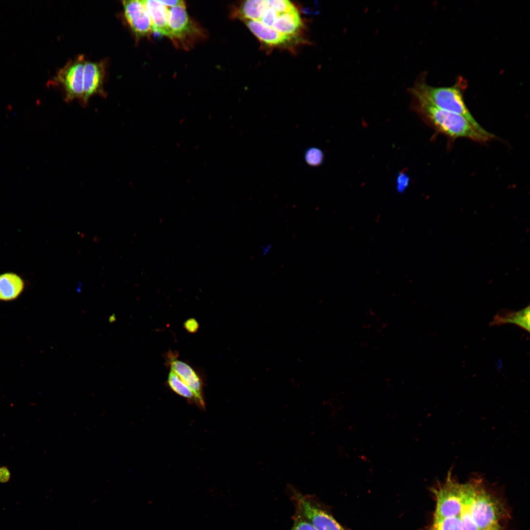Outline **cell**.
Masks as SVG:
<instances>
[{"label":"cell","instance_id":"1","mask_svg":"<svg viewBox=\"0 0 530 530\" xmlns=\"http://www.w3.org/2000/svg\"><path fill=\"white\" fill-rule=\"evenodd\" d=\"M410 91L417 109L440 133L451 138H466L479 142L494 137L488 132L479 131L464 117L435 106L413 88Z\"/></svg>","mask_w":530,"mask_h":530},{"label":"cell","instance_id":"2","mask_svg":"<svg viewBox=\"0 0 530 530\" xmlns=\"http://www.w3.org/2000/svg\"><path fill=\"white\" fill-rule=\"evenodd\" d=\"M458 83L449 87H434L427 84L424 75L417 79L413 87L427 100L441 109L460 115L482 132L485 130L477 122L467 108L463 97V85Z\"/></svg>","mask_w":530,"mask_h":530},{"label":"cell","instance_id":"3","mask_svg":"<svg viewBox=\"0 0 530 530\" xmlns=\"http://www.w3.org/2000/svg\"><path fill=\"white\" fill-rule=\"evenodd\" d=\"M295 510L307 518L318 530H345L314 498L290 487Z\"/></svg>","mask_w":530,"mask_h":530},{"label":"cell","instance_id":"4","mask_svg":"<svg viewBox=\"0 0 530 530\" xmlns=\"http://www.w3.org/2000/svg\"><path fill=\"white\" fill-rule=\"evenodd\" d=\"M86 61L83 55H78L61 68L54 78L63 86L66 101L82 98Z\"/></svg>","mask_w":530,"mask_h":530},{"label":"cell","instance_id":"5","mask_svg":"<svg viewBox=\"0 0 530 530\" xmlns=\"http://www.w3.org/2000/svg\"><path fill=\"white\" fill-rule=\"evenodd\" d=\"M473 520L479 530H485L497 524L498 505L491 496L478 486L470 508Z\"/></svg>","mask_w":530,"mask_h":530},{"label":"cell","instance_id":"6","mask_svg":"<svg viewBox=\"0 0 530 530\" xmlns=\"http://www.w3.org/2000/svg\"><path fill=\"white\" fill-rule=\"evenodd\" d=\"M435 495L434 517L446 518L460 515L462 508L460 484L448 481L436 491Z\"/></svg>","mask_w":530,"mask_h":530},{"label":"cell","instance_id":"7","mask_svg":"<svg viewBox=\"0 0 530 530\" xmlns=\"http://www.w3.org/2000/svg\"><path fill=\"white\" fill-rule=\"evenodd\" d=\"M122 5L126 20L136 38L148 35L152 31V24L142 0H124Z\"/></svg>","mask_w":530,"mask_h":530},{"label":"cell","instance_id":"8","mask_svg":"<svg viewBox=\"0 0 530 530\" xmlns=\"http://www.w3.org/2000/svg\"><path fill=\"white\" fill-rule=\"evenodd\" d=\"M105 75L104 63L86 61L83 72V94L81 99L86 104L95 94H103Z\"/></svg>","mask_w":530,"mask_h":530},{"label":"cell","instance_id":"9","mask_svg":"<svg viewBox=\"0 0 530 530\" xmlns=\"http://www.w3.org/2000/svg\"><path fill=\"white\" fill-rule=\"evenodd\" d=\"M168 30L170 39L180 40L197 31L186 4L168 8Z\"/></svg>","mask_w":530,"mask_h":530},{"label":"cell","instance_id":"10","mask_svg":"<svg viewBox=\"0 0 530 530\" xmlns=\"http://www.w3.org/2000/svg\"><path fill=\"white\" fill-rule=\"evenodd\" d=\"M171 371L193 392L200 407L205 405L202 381L194 370L186 363L171 358L169 360Z\"/></svg>","mask_w":530,"mask_h":530},{"label":"cell","instance_id":"11","mask_svg":"<svg viewBox=\"0 0 530 530\" xmlns=\"http://www.w3.org/2000/svg\"><path fill=\"white\" fill-rule=\"evenodd\" d=\"M150 18L152 31L169 38L168 8L158 0H142Z\"/></svg>","mask_w":530,"mask_h":530},{"label":"cell","instance_id":"12","mask_svg":"<svg viewBox=\"0 0 530 530\" xmlns=\"http://www.w3.org/2000/svg\"><path fill=\"white\" fill-rule=\"evenodd\" d=\"M242 21L250 30L261 41L268 45H281L289 42L294 38V37L278 33L258 21L251 20Z\"/></svg>","mask_w":530,"mask_h":530},{"label":"cell","instance_id":"13","mask_svg":"<svg viewBox=\"0 0 530 530\" xmlns=\"http://www.w3.org/2000/svg\"><path fill=\"white\" fill-rule=\"evenodd\" d=\"M25 287L24 279L14 272L0 274V300L10 301L17 298Z\"/></svg>","mask_w":530,"mask_h":530},{"label":"cell","instance_id":"14","mask_svg":"<svg viewBox=\"0 0 530 530\" xmlns=\"http://www.w3.org/2000/svg\"><path fill=\"white\" fill-rule=\"evenodd\" d=\"M514 323L529 332L530 330V307L529 306L517 312H502L497 314L492 322V324Z\"/></svg>","mask_w":530,"mask_h":530},{"label":"cell","instance_id":"15","mask_svg":"<svg viewBox=\"0 0 530 530\" xmlns=\"http://www.w3.org/2000/svg\"><path fill=\"white\" fill-rule=\"evenodd\" d=\"M167 383L169 387L179 395L199 405V402L191 390L173 371L169 372Z\"/></svg>","mask_w":530,"mask_h":530},{"label":"cell","instance_id":"16","mask_svg":"<svg viewBox=\"0 0 530 530\" xmlns=\"http://www.w3.org/2000/svg\"><path fill=\"white\" fill-rule=\"evenodd\" d=\"M431 530H463L459 515L446 518L434 517Z\"/></svg>","mask_w":530,"mask_h":530},{"label":"cell","instance_id":"17","mask_svg":"<svg viewBox=\"0 0 530 530\" xmlns=\"http://www.w3.org/2000/svg\"><path fill=\"white\" fill-rule=\"evenodd\" d=\"M293 520V524L291 530H318L307 518L296 510Z\"/></svg>","mask_w":530,"mask_h":530},{"label":"cell","instance_id":"18","mask_svg":"<svg viewBox=\"0 0 530 530\" xmlns=\"http://www.w3.org/2000/svg\"><path fill=\"white\" fill-rule=\"evenodd\" d=\"M305 158L306 161L310 165L317 166L320 164L323 159L322 151L318 148H312L306 151Z\"/></svg>","mask_w":530,"mask_h":530},{"label":"cell","instance_id":"19","mask_svg":"<svg viewBox=\"0 0 530 530\" xmlns=\"http://www.w3.org/2000/svg\"><path fill=\"white\" fill-rule=\"evenodd\" d=\"M409 182L408 176L404 172H400L397 179V188L398 192H402L408 187Z\"/></svg>","mask_w":530,"mask_h":530},{"label":"cell","instance_id":"20","mask_svg":"<svg viewBox=\"0 0 530 530\" xmlns=\"http://www.w3.org/2000/svg\"><path fill=\"white\" fill-rule=\"evenodd\" d=\"M184 327L189 333H194L198 330L199 325L195 318H190L185 321Z\"/></svg>","mask_w":530,"mask_h":530},{"label":"cell","instance_id":"21","mask_svg":"<svg viewBox=\"0 0 530 530\" xmlns=\"http://www.w3.org/2000/svg\"><path fill=\"white\" fill-rule=\"evenodd\" d=\"M10 478V472L6 466L0 467V482L6 483Z\"/></svg>","mask_w":530,"mask_h":530},{"label":"cell","instance_id":"22","mask_svg":"<svg viewBox=\"0 0 530 530\" xmlns=\"http://www.w3.org/2000/svg\"><path fill=\"white\" fill-rule=\"evenodd\" d=\"M160 3L167 7H173L179 5H185V3L183 0H158Z\"/></svg>","mask_w":530,"mask_h":530},{"label":"cell","instance_id":"23","mask_svg":"<svg viewBox=\"0 0 530 530\" xmlns=\"http://www.w3.org/2000/svg\"><path fill=\"white\" fill-rule=\"evenodd\" d=\"M272 246L271 244L268 243L261 246V251L262 255L264 256L267 255L270 252L272 249Z\"/></svg>","mask_w":530,"mask_h":530},{"label":"cell","instance_id":"24","mask_svg":"<svg viewBox=\"0 0 530 530\" xmlns=\"http://www.w3.org/2000/svg\"><path fill=\"white\" fill-rule=\"evenodd\" d=\"M485 530H499V527L498 524L492 526L491 527Z\"/></svg>","mask_w":530,"mask_h":530}]
</instances>
